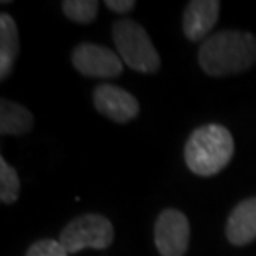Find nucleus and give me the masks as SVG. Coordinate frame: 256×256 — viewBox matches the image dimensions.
<instances>
[{
	"mask_svg": "<svg viewBox=\"0 0 256 256\" xmlns=\"http://www.w3.org/2000/svg\"><path fill=\"white\" fill-rule=\"evenodd\" d=\"M94 104L102 115L116 124H126L140 114V105L135 96L130 92L110 84L96 86L94 92Z\"/></svg>",
	"mask_w": 256,
	"mask_h": 256,
	"instance_id": "0eeeda50",
	"label": "nucleus"
},
{
	"mask_svg": "<svg viewBox=\"0 0 256 256\" xmlns=\"http://www.w3.org/2000/svg\"><path fill=\"white\" fill-rule=\"evenodd\" d=\"M190 243L188 218L175 208H166L155 223V244L162 256H183Z\"/></svg>",
	"mask_w": 256,
	"mask_h": 256,
	"instance_id": "39448f33",
	"label": "nucleus"
},
{
	"mask_svg": "<svg viewBox=\"0 0 256 256\" xmlns=\"http://www.w3.org/2000/svg\"><path fill=\"white\" fill-rule=\"evenodd\" d=\"M256 62V37L250 32L223 30L213 34L198 50V64L206 75L240 74Z\"/></svg>",
	"mask_w": 256,
	"mask_h": 256,
	"instance_id": "f257e3e1",
	"label": "nucleus"
},
{
	"mask_svg": "<svg viewBox=\"0 0 256 256\" xmlns=\"http://www.w3.org/2000/svg\"><path fill=\"white\" fill-rule=\"evenodd\" d=\"M34 116L28 108L7 98L0 102V133L2 135H24L32 130Z\"/></svg>",
	"mask_w": 256,
	"mask_h": 256,
	"instance_id": "9b49d317",
	"label": "nucleus"
},
{
	"mask_svg": "<svg viewBox=\"0 0 256 256\" xmlns=\"http://www.w3.org/2000/svg\"><path fill=\"white\" fill-rule=\"evenodd\" d=\"M60 243L68 253H78L86 248L105 250L114 243V226L104 214H82L64 228Z\"/></svg>",
	"mask_w": 256,
	"mask_h": 256,
	"instance_id": "20e7f679",
	"label": "nucleus"
},
{
	"mask_svg": "<svg viewBox=\"0 0 256 256\" xmlns=\"http://www.w3.org/2000/svg\"><path fill=\"white\" fill-rule=\"evenodd\" d=\"M105 5L115 14H128L135 8L136 4L133 0H106Z\"/></svg>",
	"mask_w": 256,
	"mask_h": 256,
	"instance_id": "2eb2a0df",
	"label": "nucleus"
},
{
	"mask_svg": "<svg viewBox=\"0 0 256 256\" xmlns=\"http://www.w3.org/2000/svg\"><path fill=\"white\" fill-rule=\"evenodd\" d=\"M118 57L132 70L153 74L160 68V55L140 24L133 20H118L112 28Z\"/></svg>",
	"mask_w": 256,
	"mask_h": 256,
	"instance_id": "7ed1b4c3",
	"label": "nucleus"
},
{
	"mask_svg": "<svg viewBox=\"0 0 256 256\" xmlns=\"http://www.w3.org/2000/svg\"><path fill=\"white\" fill-rule=\"evenodd\" d=\"M226 238L234 246H244L256 240V196L240 202L230 213Z\"/></svg>",
	"mask_w": 256,
	"mask_h": 256,
	"instance_id": "1a4fd4ad",
	"label": "nucleus"
},
{
	"mask_svg": "<svg viewBox=\"0 0 256 256\" xmlns=\"http://www.w3.org/2000/svg\"><path fill=\"white\" fill-rule=\"evenodd\" d=\"M20 193V180L17 172L5 162V158H0V200L5 204L17 202Z\"/></svg>",
	"mask_w": 256,
	"mask_h": 256,
	"instance_id": "f8f14e48",
	"label": "nucleus"
},
{
	"mask_svg": "<svg viewBox=\"0 0 256 256\" xmlns=\"http://www.w3.org/2000/svg\"><path fill=\"white\" fill-rule=\"evenodd\" d=\"M220 2L218 0H193L188 2L183 12V32L192 42L208 38L206 35L218 22Z\"/></svg>",
	"mask_w": 256,
	"mask_h": 256,
	"instance_id": "6e6552de",
	"label": "nucleus"
},
{
	"mask_svg": "<svg viewBox=\"0 0 256 256\" xmlns=\"http://www.w3.org/2000/svg\"><path fill=\"white\" fill-rule=\"evenodd\" d=\"M234 153V142L228 128L208 124L196 128L185 145L186 166L200 176L216 175L228 165Z\"/></svg>",
	"mask_w": 256,
	"mask_h": 256,
	"instance_id": "f03ea898",
	"label": "nucleus"
},
{
	"mask_svg": "<svg viewBox=\"0 0 256 256\" xmlns=\"http://www.w3.org/2000/svg\"><path fill=\"white\" fill-rule=\"evenodd\" d=\"M18 30L8 14L0 15V78L5 80L12 74L18 55Z\"/></svg>",
	"mask_w": 256,
	"mask_h": 256,
	"instance_id": "9d476101",
	"label": "nucleus"
},
{
	"mask_svg": "<svg viewBox=\"0 0 256 256\" xmlns=\"http://www.w3.org/2000/svg\"><path fill=\"white\" fill-rule=\"evenodd\" d=\"M25 256H68V252L55 240H40L28 248Z\"/></svg>",
	"mask_w": 256,
	"mask_h": 256,
	"instance_id": "4468645a",
	"label": "nucleus"
},
{
	"mask_svg": "<svg viewBox=\"0 0 256 256\" xmlns=\"http://www.w3.org/2000/svg\"><path fill=\"white\" fill-rule=\"evenodd\" d=\"M64 14L76 24H90L98 12V2L95 0H65L62 2Z\"/></svg>",
	"mask_w": 256,
	"mask_h": 256,
	"instance_id": "ddd939ff",
	"label": "nucleus"
},
{
	"mask_svg": "<svg viewBox=\"0 0 256 256\" xmlns=\"http://www.w3.org/2000/svg\"><path fill=\"white\" fill-rule=\"evenodd\" d=\"M72 64L82 75L95 78H114L124 70L122 58L114 50L95 44H80L72 52Z\"/></svg>",
	"mask_w": 256,
	"mask_h": 256,
	"instance_id": "423d86ee",
	"label": "nucleus"
}]
</instances>
